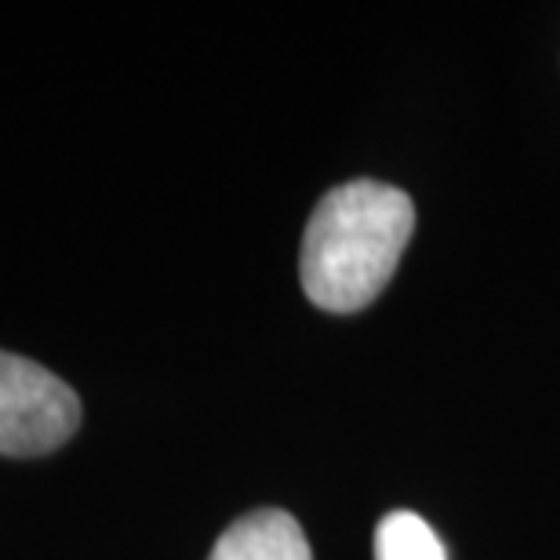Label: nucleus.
Instances as JSON below:
<instances>
[{
    "label": "nucleus",
    "mask_w": 560,
    "mask_h": 560,
    "mask_svg": "<svg viewBox=\"0 0 560 560\" xmlns=\"http://www.w3.org/2000/svg\"><path fill=\"white\" fill-rule=\"evenodd\" d=\"M411 233L416 205L405 189L372 178L328 189L302 237V291L328 313L372 306L394 277Z\"/></svg>",
    "instance_id": "nucleus-1"
},
{
    "label": "nucleus",
    "mask_w": 560,
    "mask_h": 560,
    "mask_svg": "<svg viewBox=\"0 0 560 560\" xmlns=\"http://www.w3.org/2000/svg\"><path fill=\"white\" fill-rule=\"evenodd\" d=\"M81 425L73 386L30 357L0 350V455L33 458L62 447Z\"/></svg>",
    "instance_id": "nucleus-2"
},
{
    "label": "nucleus",
    "mask_w": 560,
    "mask_h": 560,
    "mask_svg": "<svg viewBox=\"0 0 560 560\" xmlns=\"http://www.w3.org/2000/svg\"><path fill=\"white\" fill-rule=\"evenodd\" d=\"M208 560H313V553L291 513L255 510L222 532Z\"/></svg>",
    "instance_id": "nucleus-3"
},
{
    "label": "nucleus",
    "mask_w": 560,
    "mask_h": 560,
    "mask_svg": "<svg viewBox=\"0 0 560 560\" xmlns=\"http://www.w3.org/2000/svg\"><path fill=\"white\" fill-rule=\"evenodd\" d=\"M375 560H447L444 542L419 513L397 510L378 521L375 528Z\"/></svg>",
    "instance_id": "nucleus-4"
}]
</instances>
